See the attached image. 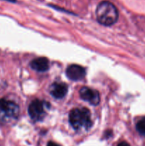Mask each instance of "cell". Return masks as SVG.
<instances>
[{
    "label": "cell",
    "mask_w": 145,
    "mask_h": 146,
    "mask_svg": "<svg viewBox=\"0 0 145 146\" xmlns=\"http://www.w3.org/2000/svg\"><path fill=\"white\" fill-rule=\"evenodd\" d=\"M97 20L104 26H111L118 19V11L112 3L103 1L99 3L95 11Z\"/></svg>",
    "instance_id": "6da1fadb"
},
{
    "label": "cell",
    "mask_w": 145,
    "mask_h": 146,
    "mask_svg": "<svg viewBox=\"0 0 145 146\" xmlns=\"http://www.w3.org/2000/svg\"><path fill=\"white\" fill-rule=\"evenodd\" d=\"M69 122L76 131H88L92 125L90 112L86 108L72 109L69 114Z\"/></svg>",
    "instance_id": "7a4b0ae2"
},
{
    "label": "cell",
    "mask_w": 145,
    "mask_h": 146,
    "mask_svg": "<svg viewBox=\"0 0 145 146\" xmlns=\"http://www.w3.org/2000/svg\"><path fill=\"white\" fill-rule=\"evenodd\" d=\"M19 107L14 101L0 99V123L2 124H13L19 116Z\"/></svg>",
    "instance_id": "3957f363"
},
{
    "label": "cell",
    "mask_w": 145,
    "mask_h": 146,
    "mask_svg": "<svg viewBox=\"0 0 145 146\" xmlns=\"http://www.w3.org/2000/svg\"><path fill=\"white\" fill-rule=\"evenodd\" d=\"M49 108V104L46 101L34 100L28 106V115L34 121H41L46 115V110Z\"/></svg>",
    "instance_id": "277c9868"
},
{
    "label": "cell",
    "mask_w": 145,
    "mask_h": 146,
    "mask_svg": "<svg viewBox=\"0 0 145 146\" xmlns=\"http://www.w3.org/2000/svg\"><path fill=\"white\" fill-rule=\"evenodd\" d=\"M80 96L84 101H87L92 106H97L100 101V94L96 90L88 87H82L80 90Z\"/></svg>",
    "instance_id": "5b68a950"
},
{
    "label": "cell",
    "mask_w": 145,
    "mask_h": 146,
    "mask_svg": "<svg viewBox=\"0 0 145 146\" xmlns=\"http://www.w3.org/2000/svg\"><path fill=\"white\" fill-rule=\"evenodd\" d=\"M65 73L67 77L72 81H80L85 76V68L76 64L69 66Z\"/></svg>",
    "instance_id": "8992f818"
},
{
    "label": "cell",
    "mask_w": 145,
    "mask_h": 146,
    "mask_svg": "<svg viewBox=\"0 0 145 146\" xmlns=\"http://www.w3.org/2000/svg\"><path fill=\"white\" fill-rule=\"evenodd\" d=\"M51 95L53 98L61 99L65 97L68 92V86L64 83H53L49 88Z\"/></svg>",
    "instance_id": "52a82bcc"
},
{
    "label": "cell",
    "mask_w": 145,
    "mask_h": 146,
    "mask_svg": "<svg viewBox=\"0 0 145 146\" xmlns=\"http://www.w3.org/2000/svg\"><path fill=\"white\" fill-rule=\"evenodd\" d=\"M34 70L39 72H44L49 69V61L45 57H39L33 60L30 64Z\"/></svg>",
    "instance_id": "ba28073f"
},
{
    "label": "cell",
    "mask_w": 145,
    "mask_h": 146,
    "mask_svg": "<svg viewBox=\"0 0 145 146\" xmlns=\"http://www.w3.org/2000/svg\"><path fill=\"white\" fill-rule=\"evenodd\" d=\"M136 129L141 135L145 137V117L138 121L136 125Z\"/></svg>",
    "instance_id": "9c48e42d"
},
{
    "label": "cell",
    "mask_w": 145,
    "mask_h": 146,
    "mask_svg": "<svg viewBox=\"0 0 145 146\" xmlns=\"http://www.w3.org/2000/svg\"><path fill=\"white\" fill-rule=\"evenodd\" d=\"M117 146H130V145L127 142H126V141H122V142H120L118 144Z\"/></svg>",
    "instance_id": "30bf717a"
},
{
    "label": "cell",
    "mask_w": 145,
    "mask_h": 146,
    "mask_svg": "<svg viewBox=\"0 0 145 146\" xmlns=\"http://www.w3.org/2000/svg\"><path fill=\"white\" fill-rule=\"evenodd\" d=\"M47 146H61V145H58V143H55L53 142V141H50V142H48V144H47Z\"/></svg>",
    "instance_id": "8fae6325"
},
{
    "label": "cell",
    "mask_w": 145,
    "mask_h": 146,
    "mask_svg": "<svg viewBox=\"0 0 145 146\" xmlns=\"http://www.w3.org/2000/svg\"><path fill=\"white\" fill-rule=\"evenodd\" d=\"M6 1H15V0H6Z\"/></svg>",
    "instance_id": "7c38bea8"
}]
</instances>
